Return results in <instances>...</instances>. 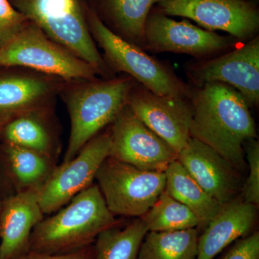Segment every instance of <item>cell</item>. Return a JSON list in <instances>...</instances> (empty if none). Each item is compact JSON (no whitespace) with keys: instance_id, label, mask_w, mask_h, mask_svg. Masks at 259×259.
<instances>
[{"instance_id":"e0dca14e","label":"cell","mask_w":259,"mask_h":259,"mask_svg":"<svg viewBox=\"0 0 259 259\" xmlns=\"http://www.w3.org/2000/svg\"><path fill=\"white\" fill-rule=\"evenodd\" d=\"M0 142L28 148L58 161L62 144L54 106L30 110L12 119L0 128Z\"/></svg>"},{"instance_id":"52a82bcc","label":"cell","mask_w":259,"mask_h":259,"mask_svg":"<svg viewBox=\"0 0 259 259\" xmlns=\"http://www.w3.org/2000/svg\"><path fill=\"white\" fill-rule=\"evenodd\" d=\"M95 180L115 216H144L166 188L164 172L141 169L108 156Z\"/></svg>"},{"instance_id":"5bb4252c","label":"cell","mask_w":259,"mask_h":259,"mask_svg":"<svg viewBox=\"0 0 259 259\" xmlns=\"http://www.w3.org/2000/svg\"><path fill=\"white\" fill-rule=\"evenodd\" d=\"M0 73V128L24 112L54 106L66 81L20 67Z\"/></svg>"},{"instance_id":"484cf974","label":"cell","mask_w":259,"mask_h":259,"mask_svg":"<svg viewBox=\"0 0 259 259\" xmlns=\"http://www.w3.org/2000/svg\"><path fill=\"white\" fill-rule=\"evenodd\" d=\"M28 21L9 0H0V47L15 37Z\"/></svg>"},{"instance_id":"8fae6325","label":"cell","mask_w":259,"mask_h":259,"mask_svg":"<svg viewBox=\"0 0 259 259\" xmlns=\"http://www.w3.org/2000/svg\"><path fill=\"white\" fill-rule=\"evenodd\" d=\"M159 5L167 16L191 19L207 30H222L239 41L249 40L258 32V10L245 0H166Z\"/></svg>"},{"instance_id":"ac0fdd59","label":"cell","mask_w":259,"mask_h":259,"mask_svg":"<svg viewBox=\"0 0 259 259\" xmlns=\"http://www.w3.org/2000/svg\"><path fill=\"white\" fill-rule=\"evenodd\" d=\"M257 207L238 198L223 205L199 236L196 259H213L233 242L249 235L256 222Z\"/></svg>"},{"instance_id":"f546056e","label":"cell","mask_w":259,"mask_h":259,"mask_svg":"<svg viewBox=\"0 0 259 259\" xmlns=\"http://www.w3.org/2000/svg\"><path fill=\"white\" fill-rule=\"evenodd\" d=\"M2 202H3V199H0V212H1Z\"/></svg>"},{"instance_id":"3957f363","label":"cell","mask_w":259,"mask_h":259,"mask_svg":"<svg viewBox=\"0 0 259 259\" xmlns=\"http://www.w3.org/2000/svg\"><path fill=\"white\" fill-rule=\"evenodd\" d=\"M136 80L128 75L102 80L66 82L61 92L70 119L67 148L61 163H66L89 141L101 133L127 105Z\"/></svg>"},{"instance_id":"7a4b0ae2","label":"cell","mask_w":259,"mask_h":259,"mask_svg":"<svg viewBox=\"0 0 259 259\" xmlns=\"http://www.w3.org/2000/svg\"><path fill=\"white\" fill-rule=\"evenodd\" d=\"M40 221L30 238V250L66 253L93 245L105 230L122 224L107 207L97 183Z\"/></svg>"},{"instance_id":"8992f818","label":"cell","mask_w":259,"mask_h":259,"mask_svg":"<svg viewBox=\"0 0 259 259\" xmlns=\"http://www.w3.org/2000/svg\"><path fill=\"white\" fill-rule=\"evenodd\" d=\"M0 67H20L66 81L97 79L95 68L51 40L28 21L9 42L0 47Z\"/></svg>"},{"instance_id":"7402d4cb","label":"cell","mask_w":259,"mask_h":259,"mask_svg":"<svg viewBox=\"0 0 259 259\" xmlns=\"http://www.w3.org/2000/svg\"><path fill=\"white\" fill-rule=\"evenodd\" d=\"M102 232L94 242V259H137L148 228L141 218Z\"/></svg>"},{"instance_id":"603a6c76","label":"cell","mask_w":259,"mask_h":259,"mask_svg":"<svg viewBox=\"0 0 259 259\" xmlns=\"http://www.w3.org/2000/svg\"><path fill=\"white\" fill-rule=\"evenodd\" d=\"M166 0H106L116 34L144 49L146 20L153 5Z\"/></svg>"},{"instance_id":"ffe728a7","label":"cell","mask_w":259,"mask_h":259,"mask_svg":"<svg viewBox=\"0 0 259 259\" xmlns=\"http://www.w3.org/2000/svg\"><path fill=\"white\" fill-rule=\"evenodd\" d=\"M3 147L16 192L40 190L58 166V161L28 148L8 144Z\"/></svg>"},{"instance_id":"277c9868","label":"cell","mask_w":259,"mask_h":259,"mask_svg":"<svg viewBox=\"0 0 259 259\" xmlns=\"http://www.w3.org/2000/svg\"><path fill=\"white\" fill-rule=\"evenodd\" d=\"M88 20L92 36L103 51L102 57L112 71L128 75L160 96L190 98L192 88L177 76L169 65L116 34L95 12H90Z\"/></svg>"},{"instance_id":"30bf717a","label":"cell","mask_w":259,"mask_h":259,"mask_svg":"<svg viewBox=\"0 0 259 259\" xmlns=\"http://www.w3.org/2000/svg\"><path fill=\"white\" fill-rule=\"evenodd\" d=\"M238 40L185 20L177 21L161 11L151 12L145 26L144 50L188 54L196 60H203L234 49Z\"/></svg>"},{"instance_id":"6da1fadb","label":"cell","mask_w":259,"mask_h":259,"mask_svg":"<svg viewBox=\"0 0 259 259\" xmlns=\"http://www.w3.org/2000/svg\"><path fill=\"white\" fill-rule=\"evenodd\" d=\"M190 100L193 109L190 137L212 148L237 171L243 169V145L257 138L244 97L226 83L210 82L192 88Z\"/></svg>"},{"instance_id":"7c38bea8","label":"cell","mask_w":259,"mask_h":259,"mask_svg":"<svg viewBox=\"0 0 259 259\" xmlns=\"http://www.w3.org/2000/svg\"><path fill=\"white\" fill-rule=\"evenodd\" d=\"M109 156L141 169L164 172L177 153L126 105L110 125Z\"/></svg>"},{"instance_id":"d6986e66","label":"cell","mask_w":259,"mask_h":259,"mask_svg":"<svg viewBox=\"0 0 259 259\" xmlns=\"http://www.w3.org/2000/svg\"><path fill=\"white\" fill-rule=\"evenodd\" d=\"M165 190L195 214L199 226H205L217 215L223 206L201 187L178 160L167 167Z\"/></svg>"},{"instance_id":"9c48e42d","label":"cell","mask_w":259,"mask_h":259,"mask_svg":"<svg viewBox=\"0 0 259 259\" xmlns=\"http://www.w3.org/2000/svg\"><path fill=\"white\" fill-rule=\"evenodd\" d=\"M110 127L85 145L72 159L61 163L39 190L44 214H51L93 185L99 168L110 155Z\"/></svg>"},{"instance_id":"cb8c5ba5","label":"cell","mask_w":259,"mask_h":259,"mask_svg":"<svg viewBox=\"0 0 259 259\" xmlns=\"http://www.w3.org/2000/svg\"><path fill=\"white\" fill-rule=\"evenodd\" d=\"M148 231H175L199 226L195 214L164 190L141 218Z\"/></svg>"},{"instance_id":"4dcf8cb0","label":"cell","mask_w":259,"mask_h":259,"mask_svg":"<svg viewBox=\"0 0 259 259\" xmlns=\"http://www.w3.org/2000/svg\"><path fill=\"white\" fill-rule=\"evenodd\" d=\"M0 259H2V258H1V253H0Z\"/></svg>"},{"instance_id":"9a60e30c","label":"cell","mask_w":259,"mask_h":259,"mask_svg":"<svg viewBox=\"0 0 259 259\" xmlns=\"http://www.w3.org/2000/svg\"><path fill=\"white\" fill-rule=\"evenodd\" d=\"M177 160L201 187L221 205L236 199L240 186L238 172L209 146L190 137L177 155Z\"/></svg>"},{"instance_id":"5b68a950","label":"cell","mask_w":259,"mask_h":259,"mask_svg":"<svg viewBox=\"0 0 259 259\" xmlns=\"http://www.w3.org/2000/svg\"><path fill=\"white\" fill-rule=\"evenodd\" d=\"M14 7L48 37L95 68L115 77L95 44L78 0H13Z\"/></svg>"},{"instance_id":"2e32d148","label":"cell","mask_w":259,"mask_h":259,"mask_svg":"<svg viewBox=\"0 0 259 259\" xmlns=\"http://www.w3.org/2000/svg\"><path fill=\"white\" fill-rule=\"evenodd\" d=\"M39 190L16 192L3 199L0 212L2 259H14L30 251V238L44 218Z\"/></svg>"},{"instance_id":"4316f807","label":"cell","mask_w":259,"mask_h":259,"mask_svg":"<svg viewBox=\"0 0 259 259\" xmlns=\"http://www.w3.org/2000/svg\"><path fill=\"white\" fill-rule=\"evenodd\" d=\"M221 259H259V233L237 240Z\"/></svg>"},{"instance_id":"4fadbf2b","label":"cell","mask_w":259,"mask_h":259,"mask_svg":"<svg viewBox=\"0 0 259 259\" xmlns=\"http://www.w3.org/2000/svg\"><path fill=\"white\" fill-rule=\"evenodd\" d=\"M127 105L177 154L190 139L193 109L190 99L160 96L136 81Z\"/></svg>"},{"instance_id":"ba28073f","label":"cell","mask_w":259,"mask_h":259,"mask_svg":"<svg viewBox=\"0 0 259 259\" xmlns=\"http://www.w3.org/2000/svg\"><path fill=\"white\" fill-rule=\"evenodd\" d=\"M185 70L194 88L210 82L226 83L241 93L249 107L258 105V35L221 55L188 62Z\"/></svg>"},{"instance_id":"83f0119b","label":"cell","mask_w":259,"mask_h":259,"mask_svg":"<svg viewBox=\"0 0 259 259\" xmlns=\"http://www.w3.org/2000/svg\"><path fill=\"white\" fill-rule=\"evenodd\" d=\"M14 259H94L93 245L66 253H45L30 251Z\"/></svg>"},{"instance_id":"f1b7e54d","label":"cell","mask_w":259,"mask_h":259,"mask_svg":"<svg viewBox=\"0 0 259 259\" xmlns=\"http://www.w3.org/2000/svg\"><path fill=\"white\" fill-rule=\"evenodd\" d=\"M15 193L16 192L3 151V144L0 142V199L6 198Z\"/></svg>"},{"instance_id":"d4e9b609","label":"cell","mask_w":259,"mask_h":259,"mask_svg":"<svg viewBox=\"0 0 259 259\" xmlns=\"http://www.w3.org/2000/svg\"><path fill=\"white\" fill-rule=\"evenodd\" d=\"M248 163V176L243 189V200L258 207L259 204V143L256 139L247 140L243 145Z\"/></svg>"},{"instance_id":"44dd1931","label":"cell","mask_w":259,"mask_h":259,"mask_svg":"<svg viewBox=\"0 0 259 259\" xmlns=\"http://www.w3.org/2000/svg\"><path fill=\"white\" fill-rule=\"evenodd\" d=\"M197 228L175 231H148L137 259H196Z\"/></svg>"}]
</instances>
